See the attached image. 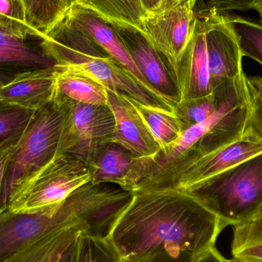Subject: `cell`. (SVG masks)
<instances>
[{"label":"cell","instance_id":"cell-28","mask_svg":"<svg viewBox=\"0 0 262 262\" xmlns=\"http://www.w3.org/2000/svg\"><path fill=\"white\" fill-rule=\"evenodd\" d=\"M203 253V252H202ZM199 255L180 251L161 250L126 262H193Z\"/></svg>","mask_w":262,"mask_h":262},{"label":"cell","instance_id":"cell-11","mask_svg":"<svg viewBox=\"0 0 262 262\" xmlns=\"http://www.w3.org/2000/svg\"><path fill=\"white\" fill-rule=\"evenodd\" d=\"M112 25L147 84L175 105L180 101L177 84L164 60L146 35L130 26Z\"/></svg>","mask_w":262,"mask_h":262},{"label":"cell","instance_id":"cell-13","mask_svg":"<svg viewBox=\"0 0 262 262\" xmlns=\"http://www.w3.org/2000/svg\"><path fill=\"white\" fill-rule=\"evenodd\" d=\"M177 89L180 101L207 96L213 92L211 85L205 25L197 15L193 34L179 66Z\"/></svg>","mask_w":262,"mask_h":262},{"label":"cell","instance_id":"cell-32","mask_svg":"<svg viewBox=\"0 0 262 262\" xmlns=\"http://www.w3.org/2000/svg\"><path fill=\"white\" fill-rule=\"evenodd\" d=\"M246 82L248 93L262 104V77L246 76Z\"/></svg>","mask_w":262,"mask_h":262},{"label":"cell","instance_id":"cell-29","mask_svg":"<svg viewBox=\"0 0 262 262\" xmlns=\"http://www.w3.org/2000/svg\"><path fill=\"white\" fill-rule=\"evenodd\" d=\"M261 2L262 0H209L204 7L216 12L247 11L254 9Z\"/></svg>","mask_w":262,"mask_h":262},{"label":"cell","instance_id":"cell-17","mask_svg":"<svg viewBox=\"0 0 262 262\" xmlns=\"http://www.w3.org/2000/svg\"><path fill=\"white\" fill-rule=\"evenodd\" d=\"M89 229L84 222H74L46 234L4 262H58L79 234Z\"/></svg>","mask_w":262,"mask_h":262},{"label":"cell","instance_id":"cell-16","mask_svg":"<svg viewBox=\"0 0 262 262\" xmlns=\"http://www.w3.org/2000/svg\"><path fill=\"white\" fill-rule=\"evenodd\" d=\"M138 159L120 145L110 143L90 166L91 183L117 185L127 192H134Z\"/></svg>","mask_w":262,"mask_h":262},{"label":"cell","instance_id":"cell-4","mask_svg":"<svg viewBox=\"0 0 262 262\" xmlns=\"http://www.w3.org/2000/svg\"><path fill=\"white\" fill-rule=\"evenodd\" d=\"M96 195L85 184L68 198L29 212L6 209L0 215V262H4L46 234L81 220L87 223L96 209Z\"/></svg>","mask_w":262,"mask_h":262},{"label":"cell","instance_id":"cell-34","mask_svg":"<svg viewBox=\"0 0 262 262\" xmlns=\"http://www.w3.org/2000/svg\"><path fill=\"white\" fill-rule=\"evenodd\" d=\"M78 0H61V3H62L63 9H64V12L67 13L68 11L76 4Z\"/></svg>","mask_w":262,"mask_h":262},{"label":"cell","instance_id":"cell-15","mask_svg":"<svg viewBox=\"0 0 262 262\" xmlns=\"http://www.w3.org/2000/svg\"><path fill=\"white\" fill-rule=\"evenodd\" d=\"M56 76L55 66L17 75L0 88V101L29 110H38L53 101Z\"/></svg>","mask_w":262,"mask_h":262},{"label":"cell","instance_id":"cell-36","mask_svg":"<svg viewBox=\"0 0 262 262\" xmlns=\"http://www.w3.org/2000/svg\"><path fill=\"white\" fill-rule=\"evenodd\" d=\"M254 9H255V10L258 12V14H259L260 18H261V19L260 20H261L262 21V2L258 3V4L257 5L255 8H254Z\"/></svg>","mask_w":262,"mask_h":262},{"label":"cell","instance_id":"cell-35","mask_svg":"<svg viewBox=\"0 0 262 262\" xmlns=\"http://www.w3.org/2000/svg\"><path fill=\"white\" fill-rule=\"evenodd\" d=\"M12 78H9V77L4 76V75H0V88L3 87L5 84H7L8 82L13 79Z\"/></svg>","mask_w":262,"mask_h":262},{"label":"cell","instance_id":"cell-12","mask_svg":"<svg viewBox=\"0 0 262 262\" xmlns=\"http://www.w3.org/2000/svg\"><path fill=\"white\" fill-rule=\"evenodd\" d=\"M107 90V105L115 122L112 143L120 145L138 158H155L161 147L127 95Z\"/></svg>","mask_w":262,"mask_h":262},{"label":"cell","instance_id":"cell-25","mask_svg":"<svg viewBox=\"0 0 262 262\" xmlns=\"http://www.w3.org/2000/svg\"><path fill=\"white\" fill-rule=\"evenodd\" d=\"M219 101L220 95L215 89L207 96L183 100L175 104L174 113L178 118L183 131L206 121L216 110Z\"/></svg>","mask_w":262,"mask_h":262},{"label":"cell","instance_id":"cell-19","mask_svg":"<svg viewBox=\"0 0 262 262\" xmlns=\"http://www.w3.org/2000/svg\"><path fill=\"white\" fill-rule=\"evenodd\" d=\"M75 5L95 12L111 24L130 26L143 32L147 10L141 0H78Z\"/></svg>","mask_w":262,"mask_h":262},{"label":"cell","instance_id":"cell-8","mask_svg":"<svg viewBox=\"0 0 262 262\" xmlns=\"http://www.w3.org/2000/svg\"><path fill=\"white\" fill-rule=\"evenodd\" d=\"M66 99L67 112L60 155L71 154L90 167L104 148L113 142L115 129L113 113L108 105Z\"/></svg>","mask_w":262,"mask_h":262},{"label":"cell","instance_id":"cell-31","mask_svg":"<svg viewBox=\"0 0 262 262\" xmlns=\"http://www.w3.org/2000/svg\"><path fill=\"white\" fill-rule=\"evenodd\" d=\"M193 262H232L225 258L221 252H219L215 246L208 249L198 255Z\"/></svg>","mask_w":262,"mask_h":262},{"label":"cell","instance_id":"cell-30","mask_svg":"<svg viewBox=\"0 0 262 262\" xmlns=\"http://www.w3.org/2000/svg\"><path fill=\"white\" fill-rule=\"evenodd\" d=\"M20 139L21 138L15 139V140H11L9 141L0 143V215L6 211L2 205V191H3L6 167H7L9 158H10L15 146L18 144Z\"/></svg>","mask_w":262,"mask_h":262},{"label":"cell","instance_id":"cell-27","mask_svg":"<svg viewBox=\"0 0 262 262\" xmlns=\"http://www.w3.org/2000/svg\"><path fill=\"white\" fill-rule=\"evenodd\" d=\"M249 115L244 136L262 141V104L248 93Z\"/></svg>","mask_w":262,"mask_h":262},{"label":"cell","instance_id":"cell-37","mask_svg":"<svg viewBox=\"0 0 262 262\" xmlns=\"http://www.w3.org/2000/svg\"><path fill=\"white\" fill-rule=\"evenodd\" d=\"M254 220H255V221L262 222V211L258 215H257L256 217H255V219ZM254 220H252V221H254Z\"/></svg>","mask_w":262,"mask_h":262},{"label":"cell","instance_id":"cell-6","mask_svg":"<svg viewBox=\"0 0 262 262\" xmlns=\"http://www.w3.org/2000/svg\"><path fill=\"white\" fill-rule=\"evenodd\" d=\"M91 180L86 163L71 154H61L16 192L7 209L29 212L60 203Z\"/></svg>","mask_w":262,"mask_h":262},{"label":"cell","instance_id":"cell-18","mask_svg":"<svg viewBox=\"0 0 262 262\" xmlns=\"http://www.w3.org/2000/svg\"><path fill=\"white\" fill-rule=\"evenodd\" d=\"M57 69L55 96L95 105H107V88L92 78L61 69Z\"/></svg>","mask_w":262,"mask_h":262},{"label":"cell","instance_id":"cell-7","mask_svg":"<svg viewBox=\"0 0 262 262\" xmlns=\"http://www.w3.org/2000/svg\"><path fill=\"white\" fill-rule=\"evenodd\" d=\"M196 2L165 0L143 20V33L164 60L177 87L180 60L195 29Z\"/></svg>","mask_w":262,"mask_h":262},{"label":"cell","instance_id":"cell-9","mask_svg":"<svg viewBox=\"0 0 262 262\" xmlns=\"http://www.w3.org/2000/svg\"><path fill=\"white\" fill-rule=\"evenodd\" d=\"M42 37L26 21L0 14V75L13 78L23 72L55 66L41 46Z\"/></svg>","mask_w":262,"mask_h":262},{"label":"cell","instance_id":"cell-21","mask_svg":"<svg viewBox=\"0 0 262 262\" xmlns=\"http://www.w3.org/2000/svg\"><path fill=\"white\" fill-rule=\"evenodd\" d=\"M230 251L232 262H262V222L234 226Z\"/></svg>","mask_w":262,"mask_h":262},{"label":"cell","instance_id":"cell-23","mask_svg":"<svg viewBox=\"0 0 262 262\" xmlns=\"http://www.w3.org/2000/svg\"><path fill=\"white\" fill-rule=\"evenodd\" d=\"M73 262H126L108 237L81 232L75 242Z\"/></svg>","mask_w":262,"mask_h":262},{"label":"cell","instance_id":"cell-26","mask_svg":"<svg viewBox=\"0 0 262 262\" xmlns=\"http://www.w3.org/2000/svg\"><path fill=\"white\" fill-rule=\"evenodd\" d=\"M35 112L0 101V143L21 138Z\"/></svg>","mask_w":262,"mask_h":262},{"label":"cell","instance_id":"cell-1","mask_svg":"<svg viewBox=\"0 0 262 262\" xmlns=\"http://www.w3.org/2000/svg\"><path fill=\"white\" fill-rule=\"evenodd\" d=\"M131 193L107 236L125 260L161 250L200 255L225 229L194 192L160 188Z\"/></svg>","mask_w":262,"mask_h":262},{"label":"cell","instance_id":"cell-5","mask_svg":"<svg viewBox=\"0 0 262 262\" xmlns=\"http://www.w3.org/2000/svg\"><path fill=\"white\" fill-rule=\"evenodd\" d=\"M192 192L225 229L252 221L262 211V152L209 179Z\"/></svg>","mask_w":262,"mask_h":262},{"label":"cell","instance_id":"cell-14","mask_svg":"<svg viewBox=\"0 0 262 262\" xmlns=\"http://www.w3.org/2000/svg\"><path fill=\"white\" fill-rule=\"evenodd\" d=\"M62 19L92 38L123 67L129 71L146 89L160 95L147 84L142 76L134 64L128 51L111 23L103 19L95 12L78 5L72 6Z\"/></svg>","mask_w":262,"mask_h":262},{"label":"cell","instance_id":"cell-33","mask_svg":"<svg viewBox=\"0 0 262 262\" xmlns=\"http://www.w3.org/2000/svg\"><path fill=\"white\" fill-rule=\"evenodd\" d=\"M75 242L64 251L58 262H73Z\"/></svg>","mask_w":262,"mask_h":262},{"label":"cell","instance_id":"cell-2","mask_svg":"<svg viewBox=\"0 0 262 262\" xmlns=\"http://www.w3.org/2000/svg\"><path fill=\"white\" fill-rule=\"evenodd\" d=\"M41 46L61 69L92 78L142 104L174 112L173 104L146 89L101 46L64 19L43 35Z\"/></svg>","mask_w":262,"mask_h":262},{"label":"cell","instance_id":"cell-22","mask_svg":"<svg viewBox=\"0 0 262 262\" xmlns=\"http://www.w3.org/2000/svg\"><path fill=\"white\" fill-rule=\"evenodd\" d=\"M235 34L243 56L262 66V21L249 19L229 12H220Z\"/></svg>","mask_w":262,"mask_h":262},{"label":"cell","instance_id":"cell-10","mask_svg":"<svg viewBox=\"0 0 262 262\" xmlns=\"http://www.w3.org/2000/svg\"><path fill=\"white\" fill-rule=\"evenodd\" d=\"M205 25L212 90L243 73V54L235 34L220 12L203 8L198 13Z\"/></svg>","mask_w":262,"mask_h":262},{"label":"cell","instance_id":"cell-3","mask_svg":"<svg viewBox=\"0 0 262 262\" xmlns=\"http://www.w3.org/2000/svg\"><path fill=\"white\" fill-rule=\"evenodd\" d=\"M66 112L67 101L59 96L35 111L6 167L2 191L5 210L16 192L60 155Z\"/></svg>","mask_w":262,"mask_h":262},{"label":"cell","instance_id":"cell-24","mask_svg":"<svg viewBox=\"0 0 262 262\" xmlns=\"http://www.w3.org/2000/svg\"><path fill=\"white\" fill-rule=\"evenodd\" d=\"M28 26L46 35L66 15L61 0H19Z\"/></svg>","mask_w":262,"mask_h":262},{"label":"cell","instance_id":"cell-20","mask_svg":"<svg viewBox=\"0 0 262 262\" xmlns=\"http://www.w3.org/2000/svg\"><path fill=\"white\" fill-rule=\"evenodd\" d=\"M164 152L181 137L183 127L174 112L146 105L127 96Z\"/></svg>","mask_w":262,"mask_h":262}]
</instances>
